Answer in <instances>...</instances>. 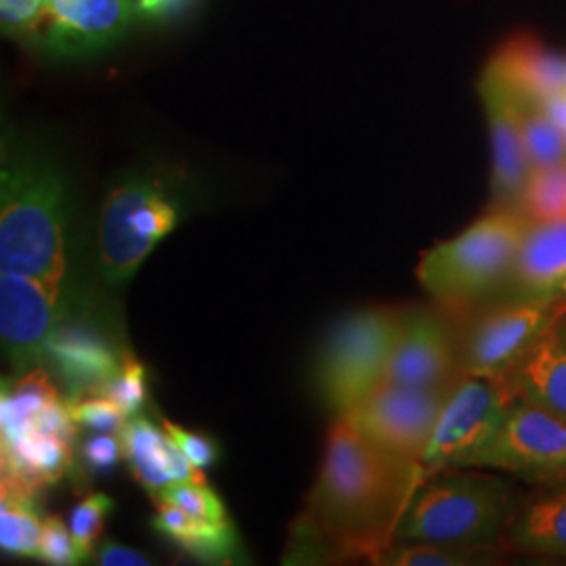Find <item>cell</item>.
Masks as SVG:
<instances>
[{
    "label": "cell",
    "instance_id": "cell-1",
    "mask_svg": "<svg viewBox=\"0 0 566 566\" xmlns=\"http://www.w3.org/2000/svg\"><path fill=\"white\" fill-rule=\"evenodd\" d=\"M424 476L422 465L388 453L338 416L298 531L303 539L325 544L343 556L380 563Z\"/></svg>",
    "mask_w": 566,
    "mask_h": 566
},
{
    "label": "cell",
    "instance_id": "cell-2",
    "mask_svg": "<svg viewBox=\"0 0 566 566\" xmlns=\"http://www.w3.org/2000/svg\"><path fill=\"white\" fill-rule=\"evenodd\" d=\"M67 185L53 160L2 147L0 273H20L67 294Z\"/></svg>",
    "mask_w": 566,
    "mask_h": 566
},
{
    "label": "cell",
    "instance_id": "cell-3",
    "mask_svg": "<svg viewBox=\"0 0 566 566\" xmlns=\"http://www.w3.org/2000/svg\"><path fill=\"white\" fill-rule=\"evenodd\" d=\"M76 422L70 401L42 367L2 385L0 397V495L36 497L72 468Z\"/></svg>",
    "mask_w": 566,
    "mask_h": 566
},
{
    "label": "cell",
    "instance_id": "cell-4",
    "mask_svg": "<svg viewBox=\"0 0 566 566\" xmlns=\"http://www.w3.org/2000/svg\"><path fill=\"white\" fill-rule=\"evenodd\" d=\"M528 227L525 212L500 206L460 235L424 252L416 277L437 303L464 311L506 290Z\"/></svg>",
    "mask_w": 566,
    "mask_h": 566
},
{
    "label": "cell",
    "instance_id": "cell-5",
    "mask_svg": "<svg viewBox=\"0 0 566 566\" xmlns=\"http://www.w3.org/2000/svg\"><path fill=\"white\" fill-rule=\"evenodd\" d=\"M506 486L472 472L441 470L416 489L395 531V542L483 547L506 526Z\"/></svg>",
    "mask_w": 566,
    "mask_h": 566
},
{
    "label": "cell",
    "instance_id": "cell-6",
    "mask_svg": "<svg viewBox=\"0 0 566 566\" xmlns=\"http://www.w3.org/2000/svg\"><path fill=\"white\" fill-rule=\"evenodd\" d=\"M181 221V206L163 182L128 177L103 200L97 254L103 280L126 283Z\"/></svg>",
    "mask_w": 566,
    "mask_h": 566
},
{
    "label": "cell",
    "instance_id": "cell-7",
    "mask_svg": "<svg viewBox=\"0 0 566 566\" xmlns=\"http://www.w3.org/2000/svg\"><path fill=\"white\" fill-rule=\"evenodd\" d=\"M401 317L390 308H365L329 332L317 364V386L338 416L385 382Z\"/></svg>",
    "mask_w": 566,
    "mask_h": 566
},
{
    "label": "cell",
    "instance_id": "cell-8",
    "mask_svg": "<svg viewBox=\"0 0 566 566\" xmlns=\"http://www.w3.org/2000/svg\"><path fill=\"white\" fill-rule=\"evenodd\" d=\"M514 401L504 378L468 376L451 388L420 462L426 474L481 464Z\"/></svg>",
    "mask_w": 566,
    "mask_h": 566
},
{
    "label": "cell",
    "instance_id": "cell-9",
    "mask_svg": "<svg viewBox=\"0 0 566 566\" xmlns=\"http://www.w3.org/2000/svg\"><path fill=\"white\" fill-rule=\"evenodd\" d=\"M449 390H424L382 382L344 418L371 443L420 464L443 411ZM422 465V464H420Z\"/></svg>",
    "mask_w": 566,
    "mask_h": 566
},
{
    "label": "cell",
    "instance_id": "cell-10",
    "mask_svg": "<svg viewBox=\"0 0 566 566\" xmlns=\"http://www.w3.org/2000/svg\"><path fill=\"white\" fill-rule=\"evenodd\" d=\"M70 311V294L20 273H0V338L13 374L46 361V346Z\"/></svg>",
    "mask_w": 566,
    "mask_h": 566
},
{
    "label": "cell",
    "instance_id": "cell-11",
    "mask_svg": "<svg viewBox=\"0 0 566 566\" xmlns=\"http://www.w3.org/2000/svg\"><path fill=\"white\" fill-rule=\"evenodd\" d=\"M566 308V301H514L479 319L465 346L468 376L506 378L512 367Z\"/></svg>",
    "mask_w": 566,
    "mask_h": 566
},
{
    "label": "cell",
    "instance_id": "cell-12",
    "mask_svg": "<svg viewBox=\"0 0 566 566\" xmlns=\"http://www.w3.org/2000/svg\"><path fill=\"white\" fill-rule=\"evenodd\" d=\"M479 465L525 476H566L565 420L516 399Z\"/></svg>",
    "mask_w": 566,
    "mask_h": 566
},
{
    "label": "cell",
    "instance_id": "cell-13",
    "mask_svg": "<svg viewBox=\"0 0 566 566\" xmlns=\"http://www.w3.org/2000/svg\"><path fill=\"white\" fill-rule=\"evenodd\" d=\"M479 93L491 135L493 198L502 208L521 210L531 177L523 139V93L516 91L493 63L486 65L481 76Z\"/></svg>",
    "mask_w": 566,
    "mask_h": 566
},
{
    "label": "cell",
    "instance_id": "cell-14",
    "mask_svg": "<svg viewBox=\"0 0 566 566\" xmlns=\"http://www.w3.org/2000/svg\"><path fill=\"white\" fill-rule=\"evenodd\" d=\"M139 0H46L44 46L65 57L99 51L118 41L135 18Z\"/></svg>",
    "mask_w": 566,
    "mask_h": 566
},
{
    "label": "cell",
    "instance_id": "cell-15",
    "mask_svg": "<svg viewBox=\"0 0 566 566\" xmlns=\"http://www.w3.org/2000/svg\"><path fill=\"white\" fill-rule=\"evenodd\" d=\"M126 350H118L102 329L88 319L67 315L55 327L46 346V361L57 369L70 401L103 395L120 371Z\"/></svg>",
    "mask_w": 566,
    "mask_h": 566
},
{
    "label": "cell",
    "instance_id": "cell-16",
    "mask_svg": "<svg viewBox=\"0 0 566 566\" xmlns=\"http://www.w3.org/2000/svg\"><path fill=\"white\" fill-rule=\"evenodd\" d=\"M453 369L455 346L446 322L430 311L403 315L385 382L424 390H451L447 382Z\"/></svg>",
    "mask_w": 566,
    "mask_h": 566
},
{
    "label": "cell",
    "instance_id": "cell-17",
    "mask_svg": "<svg viewBox=\"0 0 566 566\" xmlns=\"http://www.w3.org/2000/svg\"><path fill=\"white\" fill-rule=\"evenodd\" d=\"M506 292L512 301H566V219L531 223Z\"/></svg>",
    "mask_w": 566,
    "mask_h": 566
},
{
    "label": "cell",
    "instance_id": "cell-18",
    "mask_svg": "<svg viewBox=\"0 0 566 566\" xmlns=\"http://www.w3.org/2000/svg\"><path fill=\"white\" fill-rule=\"evenodd\" d=\"M124 460L135 481L154 497L172 483H203L202 470L189 462L168 432L143 416H133L120 430Z\"/></svg>",
    "mask_w": 566,
    "mask_h": 566
},
{
    "label": "cell",
    "instance_id": "cell-19",
    "mask_svg": "<svg viewBox=\"0 0 566 566\" xmlns=\"http://www.w3.org/2000/svg\"><path fill=\"white\" fill-rule=\"evenodd\" d=\"M504 380L516 399L537 405L566 422V308Z\"/></svg>",
    "mask_w": 566,
    "mask_h": 566
},
{
    "label": "cell",
    "instance_id": "cell-20",
    "mask_svg": "<svg viewBox=\"0 0 566 566\" xmlns=\"http://www.w3.org/2000/svg\"><path fill=\"white\" fill-rule=\"evenodd\" d=\"M491 63L516 91L535 102L566 93V55L549 51L533 36L507 41Z\"/></svg>",
    "mask_w": 566,
    "mask_h": 566
},
{
    "label": "cell",
    "instance_id": "cell-21",
    "mask_svg": "<svg viewBox=\"0 0 566 566\" xmlns=\"http://www.w3.org/2000/svg\"><path fill=\"white\" fill-rule=\"evenodd\" d=\"M154 504L156 516L151 525L168 542L181 547L185 554L202 563H231L242 554L240 537L229 521H198L182 507L166 500H154Z\"/></svg>",
    "mask_w": 566,
    "mask_h": 566
},
{
    "label": "cell",
    "instance_id": "cell-22",
    "mask_svg": "<svg viewBox=\"0 0 566 566\" xmlns=\"http://www.w3.org/2000/svg\"><path fill=\"white\" fill-rule=\"evenodd\" d=\"M514 544L537 554H566V486L526 507L512 528Z\"/></svg>",
    "mask_w": 566,
    "mask_h": 566
},
{
    "label": "cell",
    "instance_id": "cell-23",
    "mask_svg": "<svg viewBox=\"0 0 566 566\" xmlns=\"http://www.w3.org/2000/svg\"><path fill=\"white\" fill-rule=\"evenodd\" d=\"M44 521L36 497L0 495V547L20 558H39Z\"/></svg>",
    "mask_w": 566,
    "mask_h": 566
},
{
    "label": "cell",
    "instance_id": "cell-24",
    "mask_svg": "<svg viewBox=\"0 0 566 566\" xmlns=\"http://www.w3.org/2000/svg\"><path fill=\"white\" fill-rule=\"evenodd\" d=\"M523 139L531 170L566 163V135L539 102L523 95Z\"/></svg>",
    "mask_w": 566,
    "mask_h": 566
},
{
    "label": "cell",
    "instance_id": "cell-25",
    "mask_svg": "<svg viewBox=\"0 0 566 566\" xmlns=\"http://www.w3.org/2000/svg\"><path fill=\"white\" fill-rule=\"evenodd\" d=\"M521 212L531 223L566 219V163L531 170Z\"/></svg>",
    "mask_w": 566,
    "mask_h": 566
},
{
    "label": "cell",
    "instance_id": "cell-26",
    "mask_svg": "<svg viewBox=\"0 0 566 566\" xmlns=\"http://www.w3.org/2000/svg\"><path fill=\"white\" fill-rule=\"evenodd\" d=\"M481 547L443 546L422 542H399L388 547L380 565L395 566H460L479 563Z\"/></svg>",
    "mask_w": 566,
    "mask_h": 566
},
{
    "label": "cell",
    "instance_id": "cell-27",
    "mask_svg": "<svg viewBox=\"0 0 566 566\" xmlns=\"http://www.w3.org/2000/svg\"><path fill=\"white\" fill-rule=\"evenodd\" d=\"M112 507H114L112 497H107L99 491L84 495L81 502L72 507L67 526L84 558H91L99 546L103 523H105V516L112 512Z\"/></svg>",
    "mask_w": 566,
    "mask_h": 566
},
{
    "label": "cell",
    "instance_id": "cell-28",
    "mask_svg": "<svg viewBox=\"0 0 566 566\" xmlns=\"http://www.w3.org/2000/svg\"><path fill=\"white\" fill-rule=\"evenodd\" d=\"M151 500L172 502L198 521H208V523L229 521L221 497L206 485V481L203 483H172L163 489L158 495H154Z\"/></svg>",
    "mask_w": 566,
    "mask_h": 566
},
{
    "label": "cell",
    "instance_id": "cell-29",
    "mask_svg": "<svg viewBox=\"0 0 566 566\" xmlns=\"http://www.w3.org/2000/svg\"><path fill=\"white\" fill-rule=\"evenodd\" d=\"M114 403L118 405L126 418L139 416L147 403V371L130 353L124 355L120 371L103 390Z\"/></svg>",
    "mask_w": 566,
    "mask_h": 566
},
{
    "label": "cell",
    "instance_id": "cell-30",
    "mask_svg": "<svg viewBox=\"0 0 566 566\" xmlns=\"http://www.w3.org/2000/svg\"><path fill=\"white\" fill-rule=\"evenodd\" d=\"M70 411L76 424L95 432H112L120 434L122 428L126 424V416L122 413L120 407L114 403L107 395H88L76 401H70Z\"/></svg>",
    "mask_w": 566,
    "mask_h": 566
},
{
    "label": "cell",
    "instance_id": "cell-31",
    "mask_svg": "<svg viewBox=\"0 0 566 566\" xmlns=\"http://www.w3.org/2000/svg\"><path fill=\"white\" fill-rule=\"evenodd\" d=\"M46 18V0H0L4 36H39Z\"/></svg>",
    "mask_w": 566,
    "mask_h": 566
},
{
    "label": "cell",
    "instance_id": "cell-32",
    "mask_svg": "<svg viewBox=\"0 0 566 566\" xmlns=\"http://www.w3.org/2000/svg\"><path fill=\"white\" fill-rule=\"evenodd\" d=\"M39 558L42 563L53 566H72L84 563V556L72 537L70 526L65 525L60 516L44 518Z\"/></svg>",
    "mask_w": 566,
    "mask_h": 566
},
{
    "label": "cell",
    "instance_id": "cell-33",
    "mask_svg": "<svg viewBox=\"0 0 566 566\" xmlns=\"http://www.w3.org/2000/svg\"><path fill=\"white\" fill-rule=\"evenodd\" d=\"M163 426L164 430L168 432V437L179 446V449L196 468L206 470V468L217 464L221 451H219V446H217L214 439L200 434V432H193V430H187V428L175 424L170 420H164Z\"/></svg>",
    "mask_w": 566,
    "mask_h": 566
},
{
    "label": "cell",
    "instance_id": "cell-34",
    "mask_svg": "<svg viewBox=\"0 0 566 566\" xmlns=\"http://www.w3.org/2000/svg\"><path fill=\"white\" fill-rule=\"evenodd\" d=\"M81 458L88 472L109 474L118 465L120 458H124L120 437L112 432H97L95 437H88L82 443Z\"/></svg>",
    "mask_w": 566,
    "mask_h": 566
},
{
    "label": "cell",
    "instance_id": "cell-35",
    "mask_svg": "<svg viewBox=\"0 0 566 566\" xmlns=\"http://www.w3.org/2000/svg\"><path fill=\"white\" fill-rule=\"evenodd\" d=\"M97 565L103 566H147L151 565L142 552L120 546L116 542H103L102 546L95 549Z\"/></svg>",
    "mask_w": 566,
    "mask_h": 566
},
{
    "label": "cell",
    "instance_id": "cell-36",
    "mask_svg": "<svg viewBox=\"0 0 566 566\" xmlns=\"http://www.w3.org/2000/svg\"><path fill=\"white\" fill-rule=\"evenodd\" d=\"M191 0H139V18L145 20H166L179 15L185 7H189Z\"/></svg>",
    "mask_w": 566,
    "mask_h": 566
},
{
    "label": "cell",
    "instance_id": "cell-37",
    "mask_svg": "<svg viewBox=\"0 0 566 566\" xmlns=\"http://www.w3.org/2000/svg\"><path fill=\"white\" fill-rule=\"evenodd\" d=\"M539 105L544 107V112L552 118V122L566 135V93L546 97V99L539 102Z\"/></svg>",
    "mask_w": 566,
    "mask_h": 566
}]
</instances>
